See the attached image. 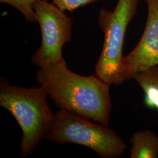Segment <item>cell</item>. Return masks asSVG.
<instances>
[{
  "label": "cell",
  "instance_id": "obj_6",
  "mask_svg": "<svg viewBox=\"0 0 158 158\" xmlns=\"http://www.w3.org/2000/svg\"><path fill=\"white\" fill-rule=\"evenodd\" d=\"M148 7L145 29L135 47L124 56L121 80L130 81L136 74L158 65V0H145Z\"/></svg>",
  "mask_w": 158,
  "mask_h": 158
},
{
  "label": "cell",
  "instance_id": "obj_10",
  "mask_svg": "<svg viewBox=\"0 0 158 158\" xmlns=\"http://www.w3.org/2000/svg\"><path fill=\"white\" fill-rule=\"evenodd\" d=\"M52 2L63 11L73 12L81 6H87L98 0H51Z\"/></svg>",
  "mask_w": 158,
  "mask_h": 158
},
{
  "label": "cell",
  "instance_id": "obj_5",
  "mask_svg": "<svg viewBox=\"0 0 158 158\" xmlns=\"http://www.w3.org/2000/svg\"><path fill=\"white\" fill-rule=\"evenodd\" d=\"M34 9L42 42L40 48L32 55L31 62L40 68L64 59L63 48L72 39L73 18L48 0L36 1Z\"/></svg>",
  "mask_w": 158,
  "mask_h": 158
},
{
  "label": "cell",
  "instance_id": "obj_9",
  "mask_svg": "<svg viewBox=\"0 0 158 158\" xmlns=\"http://www.w3.org/2000/svg\"><path fill=\"white\" fill-rule=\"evenodd\" d=\"M40 0H0L4 3L14 7L23 15L28 22H36V16L34 9L35 3Z\"/></svg>",
  "mask_w": 158,
  "mask_h": 158
},
{
  "label": "cell",
  "instance_id": "obj_1",
  "mask_svg": "<svg viewBox=\"0 0 158 158\" xmlns=\"http://www.w3.org/2000/svg\"><path fill=\"white\" fill-rule=\"evenodd\" d=\"M35 79L57 107L108 125L111 84L96 74L85 76L70 70L64 59L38 70Z\"/></svg>",
  "mask_w": 158,
  "mask_h": 158
},
{
  "label": "cell",
  "instance_id": "obj_7",
  "mask_svg": "<svg viewBox=\"0 0 158 158\" xmlns=\"http://www.w3.org/2000/svg\"><path fill=\"white\" fill-rule=\"evenodd\" d=\"M131 158L158 157V136L151 130L137 131L130 138Z\"/></svg>",
  "mask_w": 158,
  "mask_h": 158
},
{
  "label": "cell",
  "instance_id": "obj_2",
  "mask_svg": "<svg viewBox=\"0 0 158 158\" xmlns=\"http://www.w3.org/2000/svg\"><path fill=\"white\" fill-rule=\"evenodd\" d=\"M44 88H26L11 85L6 77L0 78V106L11 113L23 132L20 152L28 157L46 137L55 114L46 102Z\"/></svg>",
  "mask_w": 158,
  "mask_h": 158
},
{
  "label": "cell",
  "instance_id": "obj_8",
  "mask_svg": "<svg viewBox=\"0 0 158 158\" xmlns=\"http://www.w3.org/2000/svg\"><path fill=\"white\" fill-rule=\"evenodd\" d=\"M145 94V102L158 110V65L136 74L134 77Z\"/></svg>",
  "mask_w": 158,
  "mask_h": 158
},
{
  "label": "cell",
  "instance_id": "obj_3",
  "mask_svg": "<svg viewBox=\"0 0 158 158\" xmlns=\"http://www.w3.org/2000/svg\"><path fill=\"white\" fill-rule=\"evenodd\" d=\"M46 139L59 144L71 143L89 148L102 158H119L127 148L122 138L107 125L95 124L63 109L55 113Z\"/></svg>",
  "mask_w": 158,
  "mask_h": 158
},
{
  "label": "cell",
  "instance_id": "obj_4",
  "mask_svg": "<svg viewBox=\"0 0 158 158\" xmlns=\"http://www.w3.org/2000/svg\"><path fill=\"white\" fill-rule=\"evenodd\" d=\"M138 5V0H118L113 11L104 8L100 10L98 21L104 39L94 74L111 85L123 83L121 74L125 35Z\"/></svg>",
  "mask_w": 158,
  "mask_h": 158
}]
</instances>
